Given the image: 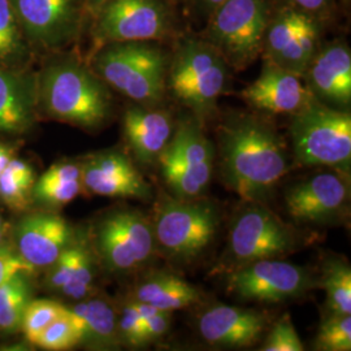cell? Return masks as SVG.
<instances>
[{
  "mask_svg": "<svg viewBox=\"0 0 351 351\" xmlns=\"http://www.w3.org/2000/svg\"><path fill=\"white\" fill-rule=\"evenodd\" d=\"M217 169L243 202L267 203L289 171L287 145L271 124L251 114L230 116L217 129Z\"/></svg>",
  "mask_w": 351,
  "mask_h": 351,
  "instance_id": "obj_1",
  "label": "cell"
},
{
  "mask_svg": "<svg viewBox=\"0 0 351 351\" xmlns=\"http://www.w3.org/2000/svg\"><path fill=\"white\" fill-rule=\"evenodd\" d=\"M38 112L84 129L103 125L112 112L107 85L72 55L51 59L37 75Z\"/></svg>",
  "mask_w": 351,
  "mask_h": 351,
  "instance_id": "obj_2",
  "label": "cell"
},
{
  "mask_svg": "<svg viewBox=\"0 0 351 351\" xmlns=\"http://www.w3.org/2000/svg\"><path fill=\"white\" fill-rule=\"evenodd\" d=\"M224 58L203 38L181 39L167 69L165 88L201 124L217 112V103L229 84Z\"/></svg>",
  "mask_w": 351,
  "mask_h": 351,
  "instance_id": "obj_3",
  "label": "cell"
},
{
  "mask_svg": "<svg viewBox=\"0 0 351 351\" xmlns=\"http://www.w3.org/2000/svg\"><path fill=\"white\" fill-rule=\"evenodd\" d=\"M168 58L149 42H113L99 46L91 69L107 85L142 106L158 107L165 95Z\"/></svg>",
  "mask_w": 351,
  "mask_h": 351,
  "instance_id": "obj_4",
  "label": "cell"
},
{
  "mask_svg": "<svg viewBox=\"0 0 351 351\" xmlns=\"http://www.w3.org/2000/svg\"><path fill=\"white\" fill-rule=\"evenodd\" d=\"M156 252L177 265L201 258L217 234L220 210L213 202L198 198H165L151 217Z\"/></svg>",
  "mask_w": 351,
  "mask_h": 351,
  "instance_id": "obj_5",
  "label": "cell"
},
{
  "mask_svg": "<svg viewBox=\"0 0 351 351\" xmlns=\"http://www.w3.org/2000/svg\"><path fill=\"white\" fill-rule=\"evenodd\" d=\"M289 134L295 160L350 176L351 114L313 99L291 114Z\"/></svg>",
  "mask_w": 351,
  "mask_h": 351,
  "instance_id": "obj_6",
  "label": "cell"
},
{
  "mask_svg": "<svg viewBox=\"0 0 351 351\" xmlns=\"http://www.w3.org/2000/svg\"><path fill=\"white\" fill-rule=\"evenodd\" d=\"M300 233L264 203L245 202L234 215L226 239V274L246 264L285 258L301 247Z\"/></svg>",
  "mask_w": 351,
  "mask_h": 351,
  "instance_id": "obj_7",
  "label": "cell"
},
{
  "mask_svg": "<svg viewBox=\"0 0 351 351\" xmlns=\"http://www.w3.org/2000/svg\"><path fill=\"white\" fill-rule=\"evenodd\" d=\"M271 14L268 0H228L208 16L203 39L230 68L242 71L262 55Z\"/></svg>",
  "mask_w": 351,
  "mask_h": 351,
  "instance_id": "obj_8",
  "label": "cell"
},
{
  "mask_svg": "<svg viewBox=\"0 0 351 351\" xmlns=\"http://www.w3.org/2000/svg\"><path fill=\"white\" fill-rule=\"evenodd\" d=\"M216 162L213 142L193 116L175 126L173 136L158 159L164 182L176 198L203 197Z\"/></svg>",
  "mask_w": 351,
  "mask_h": 351,
  "instance_id": "obj_9",
  "label": "cell"
},
{
  "mask_svg": "<svg viewBox=\"0 0 351 351\" xmlns=\"http://www.w3.org/2000/svg\"><path fill=\"white\" fill-rule=\"evenodd\" d=\"M95 250L113 274L129 275L147 267L156 255L150 217L137 208L108 213L97 226Z\"/></svg>",
  "mask_w": 351,
  "mask_h": 351,
  "instance_id": "obj_10",
  "label": "cell"
},
{
  "mask_svg": "<svg viewBox=\"0 0 351 351\" xmlns=\"http://www.w3.org/2000/svg\"><path fill=\"white\" fill-rule=\"evenodd\" d=\"M317 287V278L306 267L271 258L239 267L226 277V289L243 301L282 303L294 301Z\"/></svg>",
  "mask_w": 351,
  "mask_h": 351,
  "instance_id": "obj_11",
  "label": "cell"
},
{
  "mask_svg": "<svg viewBox=\"0 0 351 351\" xmlns=\"http://www.w3.org/2000/svg\"><path fill=\"white\" fill-rule=\"evenodd\" d=\"M97 49L113 42H150L171 34L172 20L163 0H106L93 17Z\"/></svg>",
  "mask_w": 351,
  "mask_h": 351,
  "instance_id": "obj_12",
  "label": "cell"
},
{
  "mask_svg": "<svg viewBox=\"0 0 351 351\" xmlns=\"http://www.w3.org/2000/svg\"><path fill=\"white\" fill-rule=\"evenodd\" d=\"M320 21L285 5L271 14L264 36V60L303 78L320 49Z\"/></svg>",
  "mask_w": 351,
  "mask_h": 351,
  "instance_id": "obj_13",
  "label": "cell"
},
{
  "mask_svg": "<svg viewBox=\"0 0 351 351\" xmlns=\"http://www.w3.org/2000/svg\"><path fill=\"white\" fill-rule=\"evenodd\" d=\"M33 49L62 50L82 32L85 0H11Z\"/></svg>",
  "mask_w": 351,
  "mask_h": 351,
  "instance_id": "obj_14",
  "label": "cell"
},
{
  "mask_svg": "<svg viewBox=\"0 0 351 351\" xmlns=\"http://www.w3.org/2000/svg\"><path fill=\"white\" fill-rule=\"evenodd\" d=\"M350 176L337 171L320 172L287 190L290 219L302 226L335 224L349 213Z\"/></svg>",
  "mask_w": 351,
  "mask_h": 351,
  "instance_id": "obj_15",
  "label": "cell"
},
{
  "mask_svg": "<svg viewBox=\"0 0 351 351\" xmlns=\"http://www.w3.org/2000/svg\"><path fill=\"white\" fill-rule=\"evenodd\" d=\"M82 185L90 193L111 198L150 201L152 189L133 162L119 151L94 155L81 165Z\"/></svg>",
  "mask_w": 351,
  "mask_h": 351,
  "instance_id": "obj_16",
  "label": "cell"
},
{
  "mask_svg": "<svg viewBox=\"0 0 351 351\" xmlns=\"http://www.w3.org/2000/svg\"><path fill=\"white\" fill-rule=\"evenodd\" d=\"M254 110L274 114H294L315 99L300 75L264 60L259 77L241 93Z\"/></svg>",
  "mask_w": 351,
  "mask_h": 351,
  "instance_id": "obj_17",
  "label": "cell"
},
{
  "mask_svg": "<svg viewBox=\"0 0 351 351\" xmlns=\"http://www.w3.org/2000/svg\"><path fill=\"white\" fill-rule=\"evenodd\" d=\"M315 99L349 111L351 104V52L348 45L333 42L320 46L303 75Z\"/></svg>",
  "mask_w": 351,
  "mask_h": 351,
  "instance_id": "obj_18",
  "label": "cell"
},
{
  "mask_svg": "<svg viewBox=\"0 0 351 351\" xmlns=\"http://www.w3.org/2000/svg\"><path fill=\"white\" fill-rule=\"evenodd\" d=\"M198 332L208 345L226 349H242L255 345L265 332V315L228 304H217L202 313Z\"/></svg>",
  "mask_w": 351,
  "mask_h": 351,
  "instance_id": "obj_19",
  "label": "cell"
},
{
  "mask_svg": "<svg viewBox=\"0 0 351 351\" xmlns=\"http://www.w3.org/2000/svg\"><path fill=\"white\" fill-rule=\"evenodd\" d=\"M73 229L55 213H34L24 217L16 228V250L37 268L50 267L73 241Z\"/></svg>",
  "mask_w": 351,
  "mask_h": 351,
  "instance_id": "obj_20",
  "label": "cell"
},
{
  "mask_svg": "<svg viewBox=\"0 0 351 351\" xmlns=\"http://www.w3.org/2000/svg\"><path fill=\"white\" fill-rule=\"evenodd\" d=\"M37 75L0 66V134H23L36 124Z\"/></svg>",
  "mask_w": 351,
  "mask_h": 351,
  "instance_id": "obj_21",
  "label": "cell"
},
{
  "mask_svg": "<svg viewBox=\"0 0 351 351\" xmlns=\"http://www.w3.org/2000/svg\"><path fill=\"white\" fill-rule=\"evenodd\" d=\"M173 117L159 107L137 104L126 110L123 129L136 160L145 165L158 162L175 132Z\"/></svg>",
  "mask_w": 351,
  "mask_h": 351,
  "instance_id": "obj_22",
  "label": "cell"
},
{
  "mask_svg": "<svg viewBox=\"0 0 351 351\" xmlns=\"http://www.w3.org/2000/svg\"><path fill=\"white\" fill-rule=\"evenodd\" d=\"M132 298L158 310L173 313L199 303L202 291L173 274L154 272L139 281Z\"/></svg>",
  "mask_w": 351,
  "mask_h": 351,
  "instance_id": "obj_23",
  "label": "cell"
},
{
  "mask_svg": "<svg viewBox=\"0 0 351 351\" xmlns=\"http://www.w3.org/2000/svg\"><path fill=\"white\" fill-rule=\"evenodd\" d=\"M75 326L81 332V343L95 348L120 345L117 335V314L112 304L101 298H86L69 308Z\"/></svg>",
  "mask_w": 351,
  "mask_h": 351,
  "instance_id": "obj_24",
  "label": "cell"
},
{
  "mask_svg": "<svg viewBox=\"0 0 351 351\" xmlns=\"http://www.w3.org/2000/svg\"><path fill=\"white\" fill-rule=\"evenodd\" d=\"M81 165L72 162L53 164L34 184L37 201L51 207H63L75 201L82 191Z\"/></svg>",
  "mask_w": 351,
  "mask_h": 351,
  "instance_id": "obj_25",
  "label": "cell"
},
{
  "mask_svg": "<svg viewBox=\"0 0 351 351\" xmlns=\"http://www.w3.org/2000/svg\"><path fill=\"white\" fill-rule=\"evenodd\" d=\"M32 50L11 0H0V66L24 68Z\"/></svg>",
  "mask_w": 351,
  "mask_h": 351,
  "instance_id": "obj_26",
  "label": "cell"
},
{
  "mask_svg": "<svg viewBox=\"0 0 351 351\" xmlns=\"http://www.w3.org/2000/svg\"><path fill=\"white\" fill-rule=\"evenodd\" d=\"M317 287L326 290L328 315L351 314V268L348 261L339 256L326 259Z\"/></svg>",
  "mask_w": 351,
  "mask_h": 351,
  "instance_id": "obj_27",
  "label": "cell"
},
{
  "mask_svg": "<svg viewBox=\"0 0 351 351\" xmlns=\"http://www.w3.org/2000/svg\"><path fill=\"white\" fill-rule=\"evenodd\" d=\"M34 184L32 167L20 159L12 158L0 175V199L10 208L23 211L29 206Z\"/></svg>",
  "mask_w": 351,
  "mask_h": 351,
  "instance_id": "obj_28",
  "label": "cell"
},
{
  "mask_svg": "<svg viewBox=\"0 0 351 351\" xmlns=\"http://www.w3.org/2000/svg\"><path fill=\"white\" fill-rule=\"evenodd\" d=\"M29 297L25 275L13 277L0 285V329L13 332L21 328Z\"/></svg>",
  "mask_w": 351,
  "mask_h": 351,
  "instance_id": "obj_29",
  "label": "cell"
},
{
  "mask_svg": "<svg viewBox=\"0 0 351 351\" xmlns=\"http://www.w3.org/2000/svg\"><path fill=\"white\" fill-rule=\"evenodd\" d=\"M315 349L322 351H350V315H326L317 332Z\"/></svg>",
  "mask_w": 351,
  "mask_h": 351,
  "instance_id": "obj_30",
  "label": "cell"
},
{
  "mask_svg": "<svg viewBox=\"0 0 351 351\" xmlns=\"http://www.w3.org/2000/svg\"><path fill=\"white\" fill-rule=\"evenodd\" d=\"M80 343L81 332L66 307V311L42 332L34 345L46 350L62 351L72 349Z\"/></svg>",
  "mask_w": 351,
  "mask_h": 351,
  "instance_id": "obj_31",
  "label": "cell"
},
{
  "mask_svg": "<svg viewBox=\"0 0 351 351\" xmlns=\"http://www.w3.org/2000/svg\"><path fill=\"white\" fill-rule=\"evenodd\" d=\"M66 311L63 304L49 300L29 302L21 328L29 342L36 343L42 332Z\"/></svg>",
  "mask_w": 351,
  "mask_h": 351,
  "instance_id": "obj_32",
  "label": "cell"
},
{
  "mask_svg": "<svg viewBox=\"0 0 351 351\" xmlns=\"http://www.w3.org/2000/svg\"><path fill=\"white\" fill-rule=\"evenodd\" d=\"M95 274H97V269H95L94 255L88 246L84 251V254L81 255L71 280L59 291L63 294L64 297L73 301L86 300L94 289Z\"/></svg>",
  "mask_w": 351,
  "mask_h": 351,
  "instance_id": "obj_33",
  "label": "cell"
},
{
  "mask_svg": "<svg viewBox=\"0 0 351 351\" xmlns=\"http://www.w3.org/2000/svg\"><path fill=\"white\" fill-rule=\"evenodd\" d=\"M264 351H303L304 345L302 342L295 326L289 314L281 316L264 341Z\"/></svg>",
  "mask_w": 351,
  "mask_h": 351,
  "instance_id": "obj_34",
  "label": "cell"
},
{
  "mask_svg": "<svg viewBox=\"0 0 351 351\" xmlns=\"http://www.w3.org/2000/svg\"><path fill=\"white\" fill-rule=\"evenodd\" d=\"M143 319L139 314L138 303L130 298L123 306L120 315H117V335L120 343L130 348H142Z\"/></svg>",
  "mask_w": 351,
  "mask_h": 351,
  "instance_id": "obj_35",
  "label": "cell"
},
{
  "mask_svg": "<svg viewBox=\"0 0 351 351\" xmlns=\"http://www.w3.org/2000/svg\"><path fill=\"white\" fill-rule=\"evenodd\" d=\"M143 326L141 333L142 346H147L163 339L172 326V313L162 311L151 306L147 315L142 316Z\"/></svg>",
  "mask_w": 351,
  "mask_h": 351,
  "instance_id": "obj_36",
  "label": "cell"
},
{
  "mask_svg": "<svg viewBox=\"0 0 351 351\" xmlns=\"http://www.w3.org/2000/svg\"><path fill=\"white\" fill-rule=\"evenodd\" d=\"M36 271L33 265L5 243H0V285L19 275H30Z\"/></svg>",
  "mask_w": 351,
  "mask_h": 351,
  "instance_id": "obj_37",
  "label": "cell"
},
{
  "mask_svg": "<svg viewBox=\"0 0 351 351\" xmlns=\"http://www.w3.org/2000/svg\"><path fill=\"white\" fill-rule=\"evenodd\" d=\"M287 4L322 21L326 20L332 11L333 0H287Z\"/></svg>",
  "mask_w": 351,
  "mask_h": 351,
  "instance_id": "obj_38",
  "label": "cell"
},
{
  "mask_svg": "<svg viewBox=\"0 0 351 351\" xmlns=\"http://www.w3.org/2000/svg\"><path fill=\"white\" fill-rule=\"evenodd\" d=\"M186 1L197 12L210 16L217 7H220L228 0H186Z\"/></svg>",
  "mask_w": 351,
  "mask_h": 351,
  "instance_id": "obj_39",
  "label": "cell"
},
{
  "mask_svg": "<svg viewBox=\"0 0 351 351\" xmlns=\"http://www.w3.org/2000/svg\"><path fill=\"white\" fill-rule=\"evenodd\" d=\"M12 158L11 147H8L7 145L0 143V175L4 172V169L7 168V165L11 162Z\"/></svg>",
  "mask_w": 351,
  "mask_h": 351,
  "instance_id": "obj_40",
  "label": "cell"
},
{
  "mask_svg": "<svg viewBox=\"0 0 351 351\" xmlns=\"http://www.w3.org/2000/svg\"><path fill=\"white\" fill-rule=\"evenodd\" d=\"M106 0H85V4H86V11L88 14L93 19L94 14L98 12V10L101 8Z\"/></svg>",
  "mask_w": 351,
  "mask_h": 351,
  "instance_id": "obj_41",
  "label": "cell"
},
{
  "mask_svg": "<svg viewBox=\"0 0 351 351\" xmlns=\"http://www.w3.org/2000/svg\"><path fill=\"white\" fill-rule=\"evenodd\" d=\"M4 234H5V230H1V229H0V243H1L3 239H4Z\"/></svg>",
  "mask_w": 351,
  "mask_h": 351,
  "instance_id": "obj_42",
  "label": "cell"
},
{
  "mask_svg": "<svg viewBox=\"0 0 351 351\" xmlns=\"http://www.w3.org/2000/svg\"><path fill=\"white\" fill-rule=\"evenodd\" d=\"M343 1H349V0H343Z\"/></svg>",
  "mask_w": 351,
  "mask_h": 351,
  "instance_id": "obj_43",
  "label": "cell"
}]
</instances>
